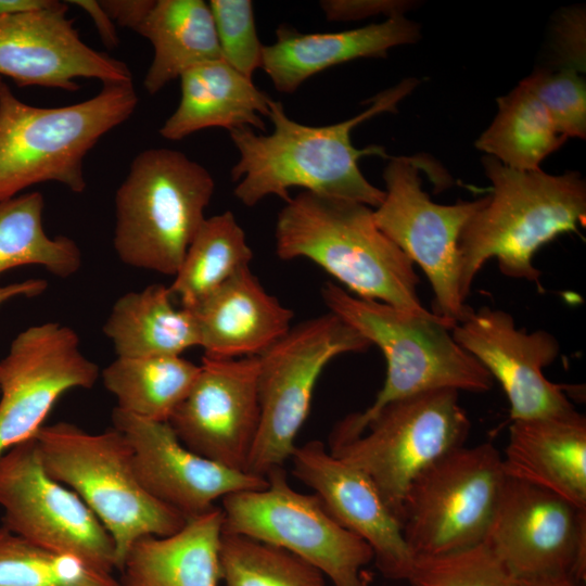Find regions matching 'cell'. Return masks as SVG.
Returning <instances> with one entry per match:
<instances>
[{
	"mask_svg": "<svg viewBox=\"0 0 586 586\" xmlns=\"http://www.w3.org/2000/svg\"><path fill=\"white\" fill-rule=\"evenodd\" d=\"M321 296L330 313L355 329L386 360L384 384L367 409L346 416L334 428L330 446L362 434L367 422L385 405L424 392L456 390L484 393L492 388L487 370L453 337L456 323L434 314H413L357 297L333 282Z\"/></svg>",
	"mask_w": 586,
	"mask_h": 586,
	"instance_id": "obj_2",
	"label": "cell"
},
{
	"mask_svg": "<svg viewBox=\"0 0 586 586\" xmlns=\"http://www.w3.org/2000/svg\"><path fill=\"white\" fill-rule=\"evenodd\" d=\"M258 356H203L189 393L168 420L190 450L246 472L259 426Z\"/></svg>",
	"mask_w": 586,
	"mask_h": 586,
	"instance_id": "obj_16",
	"label": "cell"
},
{
	"mask_svg": "<svg viewBox=\"0 0 586 586\" xmlns=\"http://www.w3.org/2000/svg\"><path fill=\"white\" fill-rule=\"evenodd\" d=\"M330 22L354 21L385 14L388 17L404 15L409 8L407 1L391 0H322L319 2Z\"/></svg>",
	"mask_w": 586,
	"mask_h": 586,
	"instance_id": "obj_38",
	"label": "cell"
},
{
	"mask_svg": "<svg viewBox=\"0 0 586 586\" xmlns=\"http://www.w3.org/2000/svg\"><path fill=\"white\" fill-rule=\"evenodd\" d=\"M222 528V511L214 507L171 535L139 538L119 570L124 586H219Z\"/></svg>",
	"mask_w": 586,
	"mask_h": 586,
	"instance_id": "obj_24",
	"label": "cell"
},
{
	"mask_svg": "<svg viewBox=\"0 0 586 586\" xmlns=\"http://www.w3.org/2000/svg\"><path fill=\"white\" fill-rule=\"evenodd\" d=\"M222 59L242 75L252 78L262 66L259 41L251 0H211Z\"/></svg>",
	"mask_w": 586,
	"mask_h": 586,
	"instance_id": "obj_36",
	"label": "cell"
},
{
	"mask_svg": "<svg viewBox=\"0 0 586 586\" xmlns=\"http://www.w3.org/2000/svg\"><path fill=\"white\" fill-rule=\"evenodd\" d=\"M225 586H327L324 575L298 557L255 539L222 532Z\"/></svg>",
	"mask_w": 586,
	"mask_h": 586,
	"instance_id": "obj_33",
	"label": "cell"
},
{
	"mask_svg": "<svg viewBox=\"0 0 586 586\" xmlns=\"http://www.w3.org/2000/svg\"><path fill=\"white\" fill-rule=\"evenodd\" d=\"M497 104L494 120L475 146L502 165L515 170H539L542 162L566 141L523 80L498 98Z\"/></svg>",
	"mask_w": 586,
	"mask_h": 586,
	"instance_id": "obj_29",
	"label": "cell"
},
{
	"mask_svg": "<svg viewBox=\"0 0 586 586\" xmlns=\"http://www.w3.org/2000/svg\"><path fill=\"white\" fill-rule=\"evenodd\" d=\"M43 207V195L38 191L0 202V275L36 265L55 277L68 278L81 267V252L73 239L46 233Z\"/></svg>",
	"mask_w": 586,
	"mask_h": 586,
	"instance_id": "obj_31",
	"label": "cell"
},
{
	"mask_svg": "<svg viewBox=\"0 0 586 586\" xmlns=\"http://www.w3.org/2000/svg\"><path fill=\"white\" fill-rule=\"evenodd\" d=\"M155 0H102L113 22L119 26L128 27L137 33L144 22Z\"/></svg>",
	"mask_w": 586,
	"mask_h": 586,
	"instance_id": "obj_39",
	"label": "cell"
},
{
	"mask_svg": "<svg viewBox=\"0 0 586 586\" xmlns=\"http://www.w3.org/2000/svg\"><path fill=\"white\" fill-rule=\"evenodd\" d=\"M385 195L373 211L378 228L426 275L434 293L433 313L458 323L473 310L459 289V238L489 195L453 205L432 202L421 188L413 157H392L383 171Z\"/></svg>",
	"mask_w": 586,
	"mask_h": 586,
	"instance_id": "obj_12",
	"label": "cell"
},
{
	"mask_svg": "<svg viewBox=\"0 0 586 586\" xmlns=\"http://www.w3.org/2000/svg\"><path fill=\"white\" fill-rule=\"evenodd\" d=\"M370 346L355 329L329 313L291 328L258 355L260 416L247 473L266 477L291 459L324 367L339 355L365 353Z\"/></svg>",
	"mask_w": 586,
	"mask_h": 586,
	"instance_id": "obj_8",
	"label": "cell"
},
{
	"mask_svg": "<svg viewBox=\"0 0 586 586\" xmlns=\"http://www.w3.org/2000/svg\"><path fill=\"white\" fill-rule=\"evenodd\" d=\"M408 78L379 92L370 105L349 119L323 126H311L290 118L281 102L271 100L268 118L272 131L257 133L251 127L229 130L239 158L231 168L235 198L254 206L264 198L276 195L288 202L291 188H302L321 195L357 201L378 207L384 190L371 184L362 175L360 157H387L381 145L357 149L352 142L353 129L379 114L396 112L397 104L418 85Z\"/></svg>",
	"mask_w": 586,
	"mask_h": 586,
	"instance_id": "obj_1",
	"label": "cell"
},
{
	"mask_svg": "<svg viewBox=\"0 0 586 586\" xmlns=\"http://www.w3.org/2000/svg\"><path fill=\"white\" fill-rule=\"evenodd\" d=\"M280 259L307 258L351 294L419 315L413 263L375 225L370 206L302 191L285 202L275 228Z\"/></svg>",
	"mask_w": 586,
	"mask_h": 586,
	"instance_id": "obj_3",
	"label": "cell"
},
{
	"mask_svg": "<svg viewBox=\"0 0 586 586\" xmlns=\"http://www.w3.org/2000/svg\"><path fill=\"white\" fill-rule=\"evenodd\" d=\"M181 97L160 135L181 140L206 128L253 127L265 131L271 97L224 59L199 64L180 77Z\"/></svg>",
	"mask_w": 586,
	"mask_h": 586,
	"instance_id": "obj_25",
	"label": "cell"
},
{
	"mask_svg": "<svg viewBox=\"0 0 586 586\" xmlns=\"http://www.w3.org/2000/svg\"><path fill=\"white\" fill-rule=\"evenodd\" d=\"M2 527L46 549L71 555L107 573L114 542L87 505L44 469L35 437L0 456Z\"/></svg>",
	"mask_w": 586,
	"mask_h": 586,
	"instance_id": "obj_13",
	"label": "cell"
},
{
	"mask_svg": "<svg viewBox=\"0 0 586 586\" xmlns=\"http://www.w3.org/2000/svg\"><path fill=\"white\" fill-rule=\"evenodd\" d=\"M291 460L294 475L314 491L331 517L370 546L382 574L406 581L415 555L400 520L373 482L319 441L296 446Z\"/></svg>",
	"mask_w": 586,
	"mask_h": 586,
	"instance_id": "obj_20",
	"label": "cell"
},
{
	"mask_svg": "<svg viewBox=\"0 0 586 586\" xmlns=\"http://www.w3.org/2000/svg\"><path fill=\"white\" fill-rule=\"evenodd\" d=\"M54 0H0V17L46 9Z\"/></svg>",
	"mask_w": 586,
	"mask_h": 586,
	"instance_id": "obj_42",
	"label": "cell"
},
{
	"mask_svg": "<svg viewBox=\"0 0 586 586\" xmlns=\"http://www.w3.org/2000/svg\"><path fill=\"white\" fill-rule=\"evenodd\" d=\"M523 81L544 105L560 135L585 139L586 84L579 72L539 67Z\"/></svg>",
	"mask_w": 586,
	"mask_h": 586,
	"instance_id": "obj_35",
	"label": "cell"
},
{
	"mask_svg": "<svg viewBox=\"0 0 586 586\" xmlns=\"http://www.w3.org/2000/svg\"><path fill=\"white\" fill-rule=\"evenodd\" d=\"M214 191L209 171L182 152H140L115 194L113 245L118 258L175 276Z\"/></svg>",
	"mask_w": 586,
	"mask_h": 586,
	"instance_id": "obj_7",
	"label": "cell"
},
{
	"mask_svg": "<svg viewBox=\"0 0 586 586\" xmlns=\"http://www.w3.org/2000/svg\"><path fill=\"white\" fill-rule=\"evenodd\" d=\"M99 375L72 328L46 322L20 332L0 360V456L33 438L62 394L92 388Z\"/></svg>",
	"mask_w": 586,
	"mask_h": 586,
	"instance_id": "obj_15",
	"label": "cell"
},
{
	"mask_svg": "<svg viewBox=\"0 0 586 586\" xmlns=\"http://www.w3.org/2000/svg\"><path fill=\"white\" fill-rule=\"evenodd\" d=\"M48 282L43 279H28L0 286V307L17 297H33L46 291Z\"/></svg>",
	"mask_w": 586,
	"mask_h": 586,
	"instance_id": "obj_41",
	"label": "cell"
},
{
	"mask_svg": "<svg viewBox=\"0 0 586 586\" xmlns=\"http://www.w3.org/2000/svg\"><path fill=\"white\" fill-rule=\"evenodd\" d=\"M253 252L233 213L205 218L168 286L181 307L193 308L238 271L250 267Z\"/></svg>",
	"mask_w": 586,
	"mask_h": 586,
	"instance_id": "obj_30",
	"label": "cell"
},
{
	"mask_svg": "<svg viewBox=\"0 0 586 586\" xmlns=\"http://www.w3.org/2000/svg\"><path fill=\"white\" fill-rule=\"evenodd\" d=\"M48 474L69 487L111 535L116 569L144 536H168L187 519L139 482L125 436L115 428L90 433L69 422L43 425L34 436Z\"/></svg>",
	"mask_w": 586,
	"mask_h": 586,
	"instance_id": "obj_6",
	"label": "cell"
},
{
	"mask_svg": "<svg viewBox=\"0 0 586 586\" xmlns=\"http://www.w3.org/2000/svg\"><path fill=\"white\" fill-rule=\"evenodd\" d=\"M406 581L410 586H513L514 578L482 542L450 552L415 556Z\"/></svg>",
	"mask_w": 586,
	"mask_h": 586,
	"instance_id": "obj_34",
	"label": "cell"
},
{
	"mask_svg": "<svg viewBox=\"0 0 586 586\" xmlns=\"http://www.w3.org/2000/svg\"><path fill=\"white\" fill-rule=\"evenodd\" d=\"M200 366L180 356L117 357L101 373L116 408L168 422L193 385Z\"/></svg>",
	"mask_w": 586,
	"mask_h": 586,
	"instance_id": "obj_28",
	"label": "cell"
},
{
	"mask_svg": "<svg viewBox=\"0 0 586 586\" xmlns=\"http://www.w3.org/2000/svg\"><path fill=\"white\" fill-rule=\"evenodd\" d=\"M171 293L162 284L122 295L103 326L117 357L180 356L200 346L193 313L176 308Z\"/></svg>",
	"mask_w": 586,
	"mask_h": 586,
	"instance_id": "obj_26",
	"label": "cell"
},
{
	"mask_svg": "<svg viewBox=\"0 0 586 586\" xmlns=\"http://www.w3.org/2000/svg\"><path fill=\"white\" fill-rule=\"evenodd\" d=\"M204 357L258 356L292 328L293 311L267 293L246 267L193 308Z\"/></svg>",
	"mask_w": 586,
	"mask_h": 586,
	"instance_id": "obj_21",
	"label": "cell"
},
{
	"mask_svg": "<svg viewBox=\"0 0 586 586\" xmlns=\"http://www.w3.org/2000/svg\"><path fill=\"white\" fill-rule=\"evenodd\" d=\"M0 586H122L112 573L0 527Z\"/></svg>",
	"mask_w": 586,
	"mask_h": 586,
	"instance_id": "obj_32",
	"label": "cell"
},
{
	"mask_svg": "<svg viewBox=\"0 0 586 586\" xmlns=\"http://www.w3.org/2000/svg\"><path fill=\"white\" fill-rule=\"evenodd\" d=\"M483 542L513 578L586 579V509L530 483L506 476Z\"/></svg>",
	"mask_w": 586,
	"mask_h": 586,
	"instance_id": "obj_14",
	"label": "cell"
},
{
	"mask_svg": "<svg viewBox=\"0 0 586 586\" xmlns=\"http://www.w3.org/2000/svg\"><path fill=\"white\" fill-rule=\"evenodd\" d=\"M513 586H582L569 574H552L514 578Z\"/></svg>",
	"mask_w": 586,
	"mask_h": 586,
	"instance_id": "obj_43",
	"label": "cell"
},
{
	"mask_svg": "<svg viewBox=\"0 0 586 586\" xmlns=\"http://www.w3.org/2000/svg\"><path fill=\"white\" fill-rule=\"evenodd\" d=\"M454 340L501 385L510 417L524 420L574 410L564 386L550 382L543 369L555 361L560 344L545 331L518 329L502 310L481 307L451 329Z\"/></svg>",
	"mask_w": 586,
	"mask_h": 586,
	"instance_id": "obj_17",
	"label": "cell"
},
{
	"mask_svg": "<svg viewBox=\"0 0 586 586\" xmlns=\"http://www.w3.org/2000/svg\"><path fill=\"white\" fill-rule=\"evenodd\" d=\"M585 14L572 10L562 14L556 36V67L585 72Z\"/></svg>",
	"mask_w": 586,
	"mask_h": 586,
	"instance_id": "obj_37",
	"label": "cell"
},
{
	"mask_svg": "<svg viewBox=\"0 0 586 586\" xmlns=\"http://www.w3.org/2000/svg\"><path fill=\"white\" fill-rule=\"evenodd\" d=\"M263 489L221 498L224 533L283 549L319 570L332 586H364L370 546L339 524L320 499L292 488L283 467L270 470Z\"/></svg>",
	"mask_w": 586,
	"mask_h": 586,
	"instance_id": "obj_10",
	"label": "cell"
},
{
	"mask_svg": "<svg viewBox=\"0 0 586 586\" xmlns=\"http://www.w3.org/2000/svg\"><path fill=\"white\" fill-rule=\"evenodd\" d=\"M66 2L72 3L88 13V15L92 18L93 24L100 35L101 41L105 47L114 49L118 46L119 38L115 23L110 17L100 1L72 0Z\"/></svg>",
	"mask_w": 586,
	"mask_h": 586,
	"instance_id": "obj_40",
	"label": "cell"
},
{
	"mask_svg": "<svg viewBox=\"0 0 586 586\" xmlns=\"http://www.w3.org/2000/svg\"><path fill=\"white\" fill-rule=\"evenodd\" d=\"M138 100L132 82H119L75 104L38 107L20 100L0 77V202L47 181L84 192L86 155L132 115Z\"/></svg>",
	"mask_w": 586,
	"mask_h": 586,
	"instance_id": "obj_5",
	"label": "cell"
},
{
	"mask_svg": "<svg viewBox=\"0 0 586 586\" xmlns=\"http://www.w3.org/2000/svg\"><path fill=\"white\" fill-rule=\"evenodd\" d=\"M68 3L0 17V77L20 87L77 91V78L105 84L132 82L126 63L86 44L67 17Z\"/></svg>",
	"mask_w": 586,
	"mask_h": 586,
	"instance_id": "obj_19",
	"label": "cell"
},
{
	"mask_svg": "<svg viewBox=\"0 0 586 586\" xmlns=\"http://www.w3.org/2000/svg\"><path fill=\"white\" fill-rule=\"evenodd\" d=\"M137 33L154 50L143 79L149 94L199 64L222 59L211 8L203 0H155Z\"/></svg>",
	"mask_w": 586,
	"mask_h": 586,
	"instance_id": "obj_27",
	"label": "cell"
},
{
	"mask_svg": "<svg viewBox=\"0 0 586 586\" xmlns=\"http://www.w3.org/2000/svg\"><path fill=\"white\" fill-rule=\"evenodd\" d=\"M276 37L273 43L263 47L260 68L279 92L293 93L324 69L357 59L384 58L394 47L416 42L420 28L397 15L342 31L301 33L281 25Z\"/></svg>",
	"mask_w": 586,
	"mask_h": 586,
	"instance_id": "obj_22",
	"label": "cell"
},
{
	"mask_svg": "<svg viewBox=\"0 0 586 586\" xmlns=\"http://www.w3.org/2000/svg\"><path fill=\"white\" fill-rule=\"evenodd\" d=\"M113 428L128 442L135 472L143 488L187 520L212 508L217 499L263 489L267 479L233 470L187 448L168 422L153 421L114 408Z\"/></svg>",
	"mask_w": 586,
	"mask_h": 586,
	"instance_id": "obj_18",
	"label": "cell"
},
{
	"mask_svg": "<svg viewBox=\"0 0 586 586\" xmlns=\"http://www.w3.org/2000/svg\"><path fill=\"white\" fill-rule=\"evenodd\" d=\"M501 460L506 476L586 509V419L575 409L513 420Z\"/></svg>",
	"mask_w": 586,
	"mask_h": 586,
	"instance_id": "obj_23",
	"label": "cell"
},
{
	"mask_svg": "<svg viewBox=\"0 0 586 586\" xmlns=\"http://www.w3.org/2000/svg\"><path fill=\"white\" fill-rule=\"evenodd\" d=\"M458 393L443 388L390 403L370 418L362 434L330 451L362 471L400 520L413 480L463 446L469 435L471 423Z\"/></svg>",
	"mask_w": 586,
	"mask_h": 586,
	"instance_id": "obj_9",
	"label": "cell"
},
{
	"mask_svg": "<svg viewBox=\"0 0 586 586\" xmlns=\"http://www.w3.org/2000/svg\"><path fill=\"white\" fill-rule=\"evenodd\" d=\"M505 479L501 454L491 442L458 447L423 470L407 492L400 518L413 555L482 543Z\"/></svg>",
	"mask_w": 586,
	"mask_h": 586,
	"instance_id": "obj_11",
	"label": "cell"
},
{
	"mask_svg": "<svg viewBox=\"0 0 586 586\" xmlns=\"http://www.w3.org/2000/svg\"><path fill=\"white\" fill-rule=\"evenodd\" d=\"M482 164L492 194L459 238V289L464 301L491 258L507 277L539 282L535 253L558 235L576 231L586 216V183L578 173L515 170L488 155Z\"/></svg>",
	"mask_w": 586,
	"mask_h": 586,
	"instance_id": "obj_4",
	"label": "cell"
}]
</instances>
